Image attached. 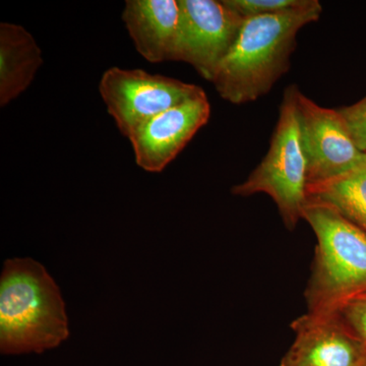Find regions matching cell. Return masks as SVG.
<instances>
[{
  "label": "cell",
  "instance_id": "cell-1",
  "mask_svg": "<svg viewBox=\"0 0 366 366\" xmlns=\"http://www.w3.org/2000/svg\"><path fill=\"white\" fill-rule=\"evenodd\" d=\"M322 13L320 2L310 0L295 11L244 19L212 81L221 98L242 105L267 95L290 69L301 29L319 21Z\"/></svg>",
  "mask_w": 366,
  "mask_h": 366
},
{
  "label": "cell",
  "instance_id": "cell-2",
  "mask_svg": "<svg viewBox=\"0 0 366 366\" xmlns=\"http://www.w3.org/2000/svg\"><path fill=\"white\" fill-rule=\"evenodd\" d=\"M69 336L59 286L40 262L6 259L0 279V351L42 353Z\"/></svg>",
  "mask_w": 366,
  "mask_h": 366
},
{
  "label": "cell",
  "instance_id": "cell-3",
  "mask_svg": "<svg viewBox=\"0 0 366 366\" xmlns=\"http://www.w3.org/2000/svg\"><path fill=\"white\" fill-rule=\"evenodd\" d=\"M303 220L317 237L305 291L307 312H336L366 293V232L333 207L314 199H307Z\"/></svg>",
  "mask_w": 366,
  "mask_h": 366
},
{
  "label": "cell",
  "instance_id": "cell-4",
  "mask_svg": "<svg viewBox=\"0 0 366 366\" xmlns=\"http://www.w3.org/2000/svg\"><path fill=\"white\" fill-rule=\"evenodd\" d=\"M298 91L296 85L285 89L268 153L247 180L231 190L239 197L268 194L290 231L303 220L307 203V167L298 122Z\"/></svg>",
  "mask_w": 366,
  "mask_h": 366
},
{
  "label": "cell",
  "instance_id": "cell-5",
  "mask_svg": "<svg viewBox=\"0 0 366 366\" xmlns=\"http://www.w3.org/2000/svg\"><path fill=\"white\" fill-rule=\"evenodd\" d=\"M99 91L117 129L129 139L152 118L204 93L194 84L119 67L103 74Z\"/></svg>",
  "mask_w": 366,
  "mask_h": 366
},
{
  "label": "cell",
  "instance_id": "cell-6",
  "mask_svg": "<svg viewBox=\"0 0 366 366\" xmlns=\"http://www.w3.org/2000/svg\"><path fill=\"white\" fill-rule=\"evenodd\" d=\"M179 35L174 61L187 62L213 81L217 69L234 46L244 19L223 0H178Z\"/></svg>",
  "mask_w": 366,
  "mask_h": 366
},
{
  "label": "cell",
  "instance_id": "cell-7",
  "mask_svg": "<svg viewBox=\"0 0 366 366\" xmlns=\"http://www.w3.org/2000/svg\"><path fill=\"white\" fill-rule=\"evenodd\" d=\"M301 144L307 167V187L327 182L366 161L356 147L338 109L322 107L297 94Z\"/></svg>",
  "mask_w": 366,
  "mask_h": 366
},
{
  "label": "cell",
  "instance_id": "cell-8",
  "mask_svg": "<svg viewBox=\"0 0 366 366\" xmlns=\"http://www.w3.org/2000/svg\"><path fill=\"white\" fill-rule=\"evenodd\" d=\"M211 104L206 93L152 118L129 139L137 166L161 172L209 122Z\"/></svg>",
  "mask_w": 366,
  "mask_h": 366
},
{
  "label": "cell",
  "instance_id": "cell-9",
  "mask_svg": "<svg viewBox=\"0 0 366 366\" xmlns=\"http://www.w3.org/2000/svg\"><path fill=\"white\" fill-rule=\"evenodd\" d=\"M290 327L295 339L280 366H360L366 360V346L338 312H307Z\"/></svg>",
  "mask_w": 366,
  "mask_h": 366
},
{
  "label": "cell",
  "instance_id": "cell-10",
  "mask_svg": "<svg viewBox=\"0 0 366 366\" xmlns=\"http://www.w3.org/2000/svg\"><path fill=\"white\" fill-rule=\"evenodd\" d=\"M122 21L144 59L151 64L174 61L180 28L178 0H127Z\"/></svg>",
  "mask_w": 366,
  "mask_h": 366
},
{
  "label": "cell",
  "instance_id": "cell-11",
  "mask_svg": "<svg viewBox=\"0 0 366 366\" xmlns=\"http://www.w3.org/2000/svg\"><path fill=\"white\" fill-rule=\"evenodd\" d=\"M43 64L42 51L24 26L0 24V105L18 98Z\"/></svg>",
  "mask_w": 366,
  "mask_h": 366
},
{
  "label": "cell",
  "instance_id": "cell-12",
  "mask_svg": "<svg viewBox=\"0 0 366 366\" xmlns=\"http://www.w3.org/2000/svg\"><path fill=\"white\" fill-rule=\"evenodd\" d=\"M307 199L330 204L366 232V161L344 174L310 185Z\"/></svg>",
  "mask_w": 366,
  "mask_h": 366
},
{
  "label": "cell",
  "instance_id": "cell-13",
  "mask_svg": "<svg viewBox=\"0 0 366 366\" xmlns=\"http://www.w3.org/2000/svg\"><path fill=\"white\" fill-rule=\"evenodd\" d=\"M310 0H223L224 4L243 19L295 11L307 6Z\"/></svg>",
  "mask_w": 366,
  "mask_h": 366
},
{
  "label": "cell",
  "instance_id": "cell-14",
  "mask_svg": "<svg viewBox=\"0 0 366 366\" xmlns=\"http://www.w3.org/2000/svg\"><path fill=\"white\" fill-rule=\"evenodd\" d=\"M356 147L366 154V96L352 105L338 109Z\"/></svg>",
  "mask_w": 366,
  "mask_h": 366
},
{
  "label": "cell",
  "instance_id": "cell-15",
  "mask_svg": "<svg viewBox=\"0 0 366 366\" xmlns=\"http://www.w3.org/2000/svg\"><path fill=\"white\" fill-rule=\"evenodd\" d=\"M336 312L349 330L366 346V293L349 300Z\"/></svg>",
  "mask_w": 366,
  "mask_h": 366
},
{
  "label": "cell",
  "instance_id": "cell-16",
  "mask_svg": "<svg viewBox=\"0 0 366 366\" xmlns=\"http://www.w3.org/2000/svg\"><path fill=\"white\" fill-rule=\"evenodd\" d=\"M360 366H366V360L365 361H363L362 363H361Z\"/></svg>",
  "mask_w": 366,
  "mask_h": 366
}]
</instances>
